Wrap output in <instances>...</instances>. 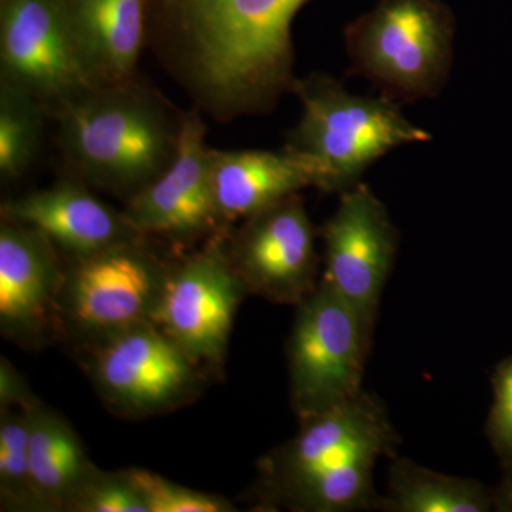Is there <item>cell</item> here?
I'll list each match as a JSON object with an SVG mask.
<instances>
[{
    "label": "cell",
    "instance_id": "cell-24",
    "mask_svg": "<svg viewBox=\"0 0 512 512\" xmlns=\"http://www.w3.org/2000/svg\"><path fill=\"white\" fill-rule=\"evenodd\" d=\"M37 400L8 360L0 362V404L2 409L28 410Z\"/></svg>",
    "mask_w": 512,
    "mask_h": 512
},
{
    "label": "cell",
    "instance_id": "cell-7",
    "mask_svg": "<svg viewBox=\"0 0 512 512\" xmlns=\"http://www.w3.org/2000/svg\"><path fill=\"white\" fill-rule=\"evenodd\" d=\"M228 241L214 238L168 268L151 323L201 365H221L239 303L247 293Z\"/></svg>",
    "mask_w": 512,
    "mask_h": 512
},
{
    "label": "cell",
    "instance_id": "cell-2",
    "mask_svg": "<svg viewBox=\"0 0 512 512\" xmlns=\"http://www.w3.org/2000/svg\"><path fill=\"white\" fill-rule=\"evenodd\" d=\"M397 441L383 403L362 392L302 420L299 433L261 461L265 498L289 510L315 512L355 483L375 458L393 456Z\"/></svg>",
    "mask_w": 512,
    "mask_h": 512
},
{
    "label": "cell",
    "instance_id": "cell-4",
    "mask_svg": "<svg viewBox=\"0 0 512 512\" xmlns=\"http://www.w3.org/2000/svg\"><path fill=\"white\" fill-rule=\"evenodd\" d=\"M454 42L453 16L436 0H380L345 30L350 73L399 104L436 99L444 92Z\"/></svg>",
    "mask_w": 512,
    "mask_h": 512
},
{
    "label": "cell",
    "instance_id": "cell-1",
    "mask_svg": "<svg viewBox=\"0 0 512 512\" xmlns=\"http://www.w3.org/2000/svg\"><path fill=\"white\" fill-rule=\"evenodd\" d=\"M57 116L64 156L101 187L134 195L173 160L180 123L131 80L67 101Z\"/></svg>",
    "mask_w": 512,
    "mask_h": 512
},
{
    "label": "cell",
    "instance_id": "cell-12",
    "mask_svg": "<svg viewBox=\"0 0 512 512\" xmlns=\"http://www.w3.org/2000/svg\"><path fill=\"white\" fill-rule=\"evenodd\" d=\"M205 128L198 111L181 117L173 160L156 180L131 195L121 214L138 237H197L222 224L212 192Z\"/></svg>",
    "mask_w": 512,
    "mask_h": 512
},
{
    "label": "cell",
    "instance_id": "cell-9",
    "mask_svg": "<svg viewBox=\"0 0 512 512\" xmlns=\"http://www.w3.org/2000/svg\"><path fill=\"white\" fill-rule=\"evenodd\" d=\"M320 235L325 245L322 281L349 303L373 332L399 248V231L386 205L360 181L340 192L338 208Z\"/></svg>",
    "mask_w": 512,
    "mask_h": 512
},
{
    "label": "cell",
    "instance_id": "cell-17",
    "mask_svg": "<svg viewBox=\"0 0 512 512\" xmlns=\"http://www.w3.org/2000/svg\"><path fill=\"white\" fill-rule=\"evenodd\" d=\"M28 416L30 473L39 503L43 511H67L97 468L62 416L39 402Z\"/></svg>",
    "mask_w": 512,
    "mask_h": 512
},
{
    "label": "cell",
    "instance_id": "cell-5",
    "mask_svg": "<svg viewBox=\"0 0 512 512\" xmlns=\"http://www.w3.org/2000/svg\"><path fill=\"white\" fill-rule=\"evenodd\" d=\"M296 306L288 343L289 382L292 406L302 421L363 392L372 330L325 281Z\"/></svg>",
    "mask_w": 512,
    "mask_h": 512
},
{
    "label": "cell",
    "instance_id": "cell-21",
    "mask_svg": "<svg viewBox=\"0 0 512 512\" xmlns=\"http://www.w3.org/2000/svg\"><path fill=\"white\" fill-rule=\"evenodd\" d=\"M143 497L148 512H231L234 505L220 495L202 493L143 468L124 471Z\"/></svg>",
    "mask_w": 512,
    "mask_h": 512
},
{
    "label": "cell",
    "instance_id": "cell-15",
    "mask_svg": "<svg viewBox=\"0 0 512 512\" xmlns=\"http://www.w3.org/2000/svg\"><path fill=\"white\" fill-rule=\"evenodd\" d=\"M2 217L36 229L74 258L138 237L128 228L123 214L74 183L56 184L5 202Z\"/></svg>",
    "mask_w": 512,
    "mask_h": 512
},
{
    "label": "cell",
    "instance_id": "cell-22",
    "mask_svg": "<svg viewBox=\"0 0 512 512\" xmlns=\"http://www.w3.org/2000/svg\"><path fill=\"white\" fill-rule=\"evenodd\" d=\"M67 511L148 512V508L124 471L107 474L97 470L74 495Z\"/></svg>",
    "mask_w": 512,
    "mask_h": 512
},
{
    "label": "cell",
    "instance_id": "cell-19",
    "mask_svg": "<svg viewBox=\"0 0 512 512\" xmlns=\"http://www.w3.org/2000/svg\"><path fill=\"white\" fill-rule=\"evenodd\" d=\"M43 104L30 94L0 86V174L5 180L22 177L39 151Z\"/></svg>",
    "mask_w": 512,
    "mask_h": 512
},
{
    "label": "cell",
    "instance_id": "cell-18",
    "mask_svg": "<svg viewBox=\"0 0 512 512\" xmlns=\"http://www.w3.org/2000/svg\"><path fill=\"white\" fill-rule=\"evenodd\" d=\"M376 508L387 512H490L493 490L473 478L447 476L406 458H394L386 497Z\"/></svg>",
    "mask_w": 512,
    "mask_h": 512
},
{
    "label": "cell",
    "instance_id": "cell-3",
    "mask_svg": "<svg viewBox=\"0 0 512 512\" xmlns=\"http://www.w3.org/2000/svg\"><path fill=\"white\" fill-rule=\"evenodd\" d=\"M292 94L302 113L286 147L318 163L325 192L359 184L367 168L390 151L430 143L433 136L412 123L386 96H360L326 73L296 79Z\"/></svg>",
    "mask_w": 512,
    "mask_h": 512
},
{
    "label": "cell",
    "instance_id": "cell-13",
    "mask_svg": "<svg viewBox=\"0 0 512 512\" xmlns=\"http://www.w3.org/2000/svg\"><path fill=\"white\" fill-rule=\"evenodd\" d=\"M64 271L55 245L36 229L3 220L0 227V329L32 343L57 319Z\"/></svg>",
    "mask_w": 512,
    "mask_h": 512
},
{
    "label": "cell",
    "instance_id": "cell-25",
    "mask_svg": "<svg viewBox=\"0 0 512 512\" xmlns=\"http://www.w3.org/2000/svg\"><path fill=\"white\" fill-rule=\"evenodd\" d=\"M494 511L512 512V457L503 461V477L493 490Z\"/></svg>",
    "mask_w": 512,
    "mask_h": 512
},
{
    "label": "cell",
    "instance_id": "cell-16",
    "mask_svg": "<svg viewBox=\"0 0 512 512\" xmlns=\"http://www.w3.org/2000/svg\"><path fill=\"white\" fill-rule=\"evenodd\" d=\"M87 69L100 87L130 82L143 49L144 0H66Z\"/></svg>",
    "mask_w": 512,
    "mask_h": 512
},
{
    "label": "cell",
    "instance_id": "cell-10",
    "mask_svg": "<svg viewBox=\"0 0 512 512\" xmlns=\"http://www.w3.org/2000/svg\"><path fill=\"white\" fill-rule=\"evenodd\" d=\"M93 345L94 382L120 412L147 416L173 409L200 382V366L151 322Z\"/></svg>",
    "mask_w": 512,
    "mask_h": 512
},
{
    "label": "cell",
    "instance_id": "cell-20",
    "mask_svg": "<svg viewBox=\"0 0 512 512\" xmlns=\"http://www.w3.org/2000/svg\"><path fill=\"white\" fill-rule=\"evenodd\" d=\"M0 495L3 507L19 511H43L30 473L28 410L2 409Z\"/></svg>",
    "mask_w": 512,
    "mask_h": 512
},
{
    "label": "cell",
    "instance_id": "cell-23",
    "mask_svg": "<svg viewBox=\"0 0 512 512\" xmlns=\"http://www.w3.org/2000/svg\"><path fill=\"white\" fill-rule=\"evenodd\" d=\"M494 402L487 437L501 460L512 457V357L503 360L493 376Z\"/></svg>",
    "mask_w": 512,
    "mask_h": 512
},
{
    "label": "cell",
    "instance_id": "cell-8",
    "mask_svg": "<svg viewBox=\"0 0 512 512\" xmlns=\"http://www.w3.org/2000/svg\"><path fill=\"white\" fill-rule=\"evenodd\" d=\"M2 83L60 107L101 89L87 69L66 0H3Z\"/></svg>",
    "mask_w": 512,
    "mask_h": 512
},
{
    "label": "cell",
    "instance_id": "cell-6",
    "mask_svg": "<svg viewBox=\"0 0 512 512\" xmlns=\"http://www.w3.org/2000/svg\"><path fill=\"white\" fill-rule=\"evenodd\" d=\"M137 237L86 256L64 271L57 319L90 343L151 322L167 275Z\"/></svg>",
    "mask_w": 512,
    "mask_h": 512
},
{
    "label": "cell",
    "instance_id": "cell-11",
    "mask_svg": "<svg viewBox=\"0 0 512 512\" xmlns=\"http://www.w3.org/2000/svg\"><path fill=\"white\" fill-rule=\"evenodd\" d=\"M228 247L245 288L261 298L299 305L318 286L316 231L299 194L245 220Z\"/></svg>",
    "mask_w": 512,
    "mask_h": 512
},
{
    "label": "cell",
    "instance_id": "cell-14",
    "mask_svg": "<svg viewBox=\"0 0 512 512\" xmlns=\"http://www.w3.org/2000/svg\"><path fill=\"white\" fill-rule=\"evenodd\" d=\"M210 174L222 224L248 220L305 188L323 190L316 161L293 148L211 150Z\"/></svg>",
    "mask_w": 512,
    "mask_h": 512
}]
</instances>
